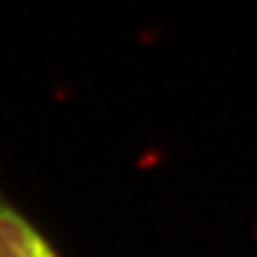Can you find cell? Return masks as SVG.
<instances>
[{
	"label": "cell",
	"mask_w": 257,
	"mask_h": 257,
	"mask_svg": "<svg viewBox=\"0 0 257 257\" xmlns=\"http://www.w3.org/2000/svg\"><path fill=\"white\" fill-rule=\"evenodd\" d=\"M0 257H61L46 232L0 189Z\"/></svg>",
	"instance_id": "1"
}]
</instances>
